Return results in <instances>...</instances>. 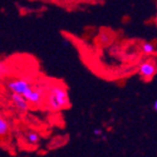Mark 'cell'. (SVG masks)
I'll return each instance as SVG.
<instances>
[{"instance_id": "6da1fadb", "label": "cell", "mask_w": 157, "mask_h": 157, "mask_svg": "<svg viewBox=\"0 0 157 157\" xmlns=\"http://www.w3.org/2000/svg\"><path fill=\"white\" fill-rule=\"evenodd\" d=\"M67 105H69V98L65 87L60 85H54L51 87L47 94V105L51 110L58 111Z\"/></svg>"}, {"instance_id": "7a4b0ae2", "label": "cell", "mask_w": 157, "mask_h": 157, "mask_svg": "<svg viewBox=\"0 0 157 157\" xmlns=\"http://www.w3.org/2000/svg\"><path fill=\"white\" fill-rule=\"evenodd\" d=\"M7 89L10 90L11 92H17V94H23L25 90L31 88V84L25 79H13L7 82Z\"/></svg>"}, {"instance_id": "3957f363", "label": "cell", "mask_w": 157, "mask_h": 157, "mask_svg": "<svg viewBox=\"0 0 157 157\" xmlns=\"http://www.w3.org/2000/svg\"><path fill=\"white\" fill-rule=\"evenodd\" d=\"M10 99L18 111H20L22 113L28 111V109H29V102H28V100L22 94H17V92H11Z\"/></svg>"}, {"instance_id": "277c9868", "label": "cell", "mask_w": 157, "mask_h": 157, "mask_svg": "<svg viewBox=\"0 0 157 157\" xmlns=\"http://www.w3.org/2000/svg\"><path fill=\"white\" fill-rule=\"evenodd\" d=\"M22 96L28 100L29 103H32V105H41L43 101V94H41V91H39V90H33L32 87L28 90H25V92Z\"/></svg>"}, {"instance_id": "5b68a950", "label": "cell", "mask_w": 157, "mask_h": 157, "mask_svg": "<svg viewBox=\"0 0 157 157\" xmlns=\"http://www.w3.org/2000/svg\"><path fill=\"white\" fill-rule=\"evenodd\" d=\"M139 73H140V75L145 79L152 78L155 74H156V66H155V64H153L152 62H145V63H143L140 66Z\"/></svg>"}, {"instance_id": "8992f818", "label": "cell", "mask_w": 157, "mask_h": 157, "mask_svg": "<svg viewBox=\"0 0 157 157\" xmlns=\"http://www.w3.org/2000/svg\"><path fill=\"white\" fill-rule=\"evenodd\" d=\"M24 139H25L26 143L30 145H37L39 144L41 136L36 131H28L24 133Z\"/></svg>"}, {"instance_id": "52a82bcc", "label": "cell", "mask_w": 157, "mask_h": 157, "mask_svg": "<svg viewBox=\"0 0 157 157\" xmlns=\"http://www.w3.org/2000/svg\"><path fill=\"white\" fill-rule=\"evenodd\" d=\"M9 128H10V123L8 122V120H6L1 115V118H0V135H6L9 132Z\"/></svg>"}, {"instance_id": "ba28073f", "label": "cell", "mask_w": 157, "mask_h": 157, "mask_svg": "<svg viewBox=\"0 0 157 157\" xmlns=\"http://www.w3.org/2000/svg\"><path fill=\"white\" fill-rule=\"evenodd\" d=\"M155 51H156V48H155V46L152 44V43L145 42L142 44V52L144 53L145 55H151V54H153Z\"/></svg>"}, {"instance_id": "9c48e42d", "label": "cell", "mask_w": 157, "mask_h": 157, "mask_svg": "<svg viewBox=\"0 0 157 157\" xmlns=\"http://www.w3.org/2000/svg\"><path fill=\"white\" fill-rule=\"evenodd\" d=\"M8 66L6 65L5 62H1L0 63V75H1V77H3L6 75V74H8Z\"/></svg>"}, {"instance_id": "30bf717a", "label": "cell", "mask_w": 157, "mask_h": 157, "mask_svg": "<svg viewBox=\"0 0 157 157\" xmlns=\"http://www.w3.org/2000/svg\"><path fill=\"white\" fill-rule=\"evenodd\" d=\"M92 133H94V135H96V136H101L102 134H103V130H102L101 128H94Z\"/></svg>"}, {"instance_id": "8fae6325", "label": "cell", "mask_w": 157, "mask_h": 157, "mask_svg": "<svg viewBox=\"0 0 157 157\" xmlns=\"http://www.w3.org/2000/svg\"><path fill=\"white\" fill-rule=\"evenodd\" d=\"M153 109H154L155 111H157V100H155L154 103H153Z\"/></svg>"}]
</instances>
